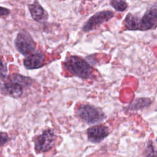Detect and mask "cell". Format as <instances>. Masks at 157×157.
<instances>
[{
	"mask_svg": "<svg viewBox=\"0 0 157 157\" xmlns=\"http://www.w3.org/2000/svg\"><path fill=\"white\" fill-rule=\"evenodd\" d=\"M123 25L126 30L148 31L157 26V2L150 4L142 16L131 13H128Z\"/></svg>",
	"mask_w": 157,
	"mask_h": 157,
	"instance_id": "obj_1",
	"label": "cell"
},
{
	"mask_svg": "<svg viewBox=\"0 0 157 157\" xmlns=\"http://www.w3.org/2000/svg\"><path fill=\"white\" fill-rule=\"evenodd\" d=\"M64 67L71 75L82 79H88L93 74L91 65L80 56L71 55L63 62Z\"/></svg>",
	"mask_w": 157,
	"mask_h": 157,
	"instance_id": "obj_2",
	"label": "cell"
},
{
	"mask_svg": "<svg viewBox=\"0 0 157 157\" xmlns=\"http://www.w3.org/2000/svg\"><path fill=\"white\" fill-rule=\"evenodd\" d=\"M77 117L87 124H96L102 122L105 115L101 109L91 104H82L76 111Z\"/></svg>",
	"mask_w": 157,
	"mask_h": 157,
	"instance_id": "obj_3",
	"label": "cell"
},
{
	"mask_svg": "<svg viewBox=\"0 0 157 157\" xmlns=\"http://www.w3.org/2000/svg\"><path fill=\"white\" fill-rule=\"evenodd\" d=\"M14 45L17 50L25 56L34 52L36 50V43L31 34L25 30L18 32L15 39Z\"/></svg>",
	"mask_w": 157,
	"mask_h": 157,
	"instance_id": "obj_4",
	"label": "cell"
},
{
	"mask_svg": "<svg viewBox=\"0 0 157 157\" xmlns=\"http://www.w3.org/2000/svg\"><path fill=\"white\" fill-rule=\"evenodd\" d=\"M56 136L52 129L47 128L34 139V149L37 153H45L50 150L54 146Z\"/></svg>",
	"mask_w": 157,
	"mask_h": 157,
	"instance_id": "obj_5",
	"label": "cell"
},
{
	"mask_svg": "<svg viewBox=\"0 0 157 157\" xmlns=\"http://www.w3.org/2000/svg\"><path fill=\"white\" fill-rule=\"evenodd\" d=\"M114 12L110 10H104L95 13L91 16L83 24L82 31L88 33L99 28L103 23L113 18Z\"/></svg>",
	"mask_w": 157,
	"mask_h": 157,
	"instance_id": "obj_6",
	"label": "cell"
},
{
	"mask_svg": "<svg viewBox=\"0 0 157 157\" xmlns=\"http://www.w3.org/2000/svg\"><path fill=\"white\" fill-rule=\"evenodd\" d=\"M110 134L109 129L103 124H96L88 128L86 134L88 139L92 143H99Z\"/></svg>",
	"mask_w": 157,
	"mask_h": 157,
	"instance_id": "obj_7",
	"label": "cell"
},
{
	"mask_svg": "<svg viewBox=\"0 0 157 157\" xmlns=\"http://www.w3.org/2000/svg\"><path fill=\"white\" fill-rule=\"evenodd\" d=\"M45 61V53L42 50H37L25 58L23 59V66L26 69H37L44 66Z\"/></svg>",
	"mask_w": 157,
	"mask_h": 157,
	"instance_id": "obj_8",
	"label": "cell"
},
{
	"mask_svg": "<svg viewBox=\"0 0 157 157\" xmlns=\"http://www.w3.org/2000/svg\"><path fill=\"white\" fill-rule=\"evenodd\" d=\"M5 80L1 88V93L13 98H20L23 93V86L18 83Z\"/></svg>",
	"mask_w": 157,
	"mask_h": 157,
	"instance_id": "obj_9",
	"label": "cell"
},
{
	"mask_svg": "<svg viewBox=\"0 0 157 157\" xmlns=\"http://www.w3.org/2000/svg\"><path fill=\"white\" fill-rule=\"evenodd\" d=\"M28 7L31 17L34 21L44 23L48 20V14L47 12L38 2L34 1L33 3L28 4Z\"/></svg>",
	"mask_w": 157,
	"mask_h": 157,
	"instance_id": "obj_10",
	"label": "cell"
},
{
	"mask_svg": "<svg viewBox=\"0 0 157 157\" xmlns=\"http://www.w3.org/2000/svg\"><path fill=\"white\" fill-rule=\"evenodd\" d=\"M152 101L148 98H138L132 101L126 107L129 111H137L149 107Z\"/></svg>",
	"mask_w": 157,
	"mask_h": 157,
	"instance_id": "obj_11",
	"label": "cell"
},
{
	"mask_svg": "<svg viewBox=\"0 0 157 157\" xmlns=\"http://www.w3.org/2000/svg\"><path fill=\"white\" fill-rule=\"evenodd\" d=\"M5 79L18 83L22 85L23 87L31 86L34 81L32 78L23 75L18 73H13L6 77Z\"/></svg>",
	"mask_w": 157,
	"mask_h": 157,
	"instance_id": "obj_12",
	"label": "cell"
},
{
	"mask_svg": "<svg viewBox=\"0 0 157 157\" xmlns=\"http://www.w3.org/2000/svg\"><path fill=\"white\" fill-rule=\"evenodd\" d=\"M110 4L117 12L125 11L128 6L126 0H111Z\"/></svg>",
	"mask_w": 157,
	"mask_h": 157,
	"instance_id": "obj_13",
	"label": "cell"
},
{
	"mask_svg": "<svg viewBox=\"0 0 157 157\" xmlns=\"http://www.w3.org/2000/svg\"><path fill=\"white\" fill-rule=\"evenodd\" d=\"M145 157H157V149L151 140L148 142L146 147Z\"/></svg>",
	"mask_w": 157,
	"mask_h": 157,
	"instance_id": "obj_14",
	"label": "cell"
},
{
	"mask_svg": "<svg viewBox=\"0 0 157 157\" xmlns=\"http://www.w3.org/2000/svg\"><path fill=\"white\" fill-rule=\"evenodd\" d=\"M7 67L6 63L0 58V79L4 80L7 77Z\"/></svg>",
	"mask_w": 157,
	"mask_h": 157,
	"instance_id": "obj_15",
	"label": "cell"
},
{
	"mask_svg": "<svg viewBox=\"0 0 157 157\" xmlns=\"http://www.w3.org/2000/svg\"><path fill=\"white\" fill-rule=\"evenodd\" d=\"M9 140V135L6 132H0V147L6 144Z\"/></svg>",
	"mask_w": 157,
	"mask_h": 157,
	"instance_id": "obj_16",
	"label": "cell"
},
{
	"mask_svg": "<svg viewBox=\"0 0 157 157\" xmlns=\"http://www.w3.org/2000/svg\"><path fill=\"white\" fill-rule=\"evenodd\" d=\"M10 13V10L6 7L0 6V17L7 16Z\"/></svg>",
	"mask_w": 157,
	"mask_h": 157,
	"instance_id": "obj_17",
	"label": "cell"
},
{
	"mask_svg": "<svg viewBox=\"0 0 157 157\" xmlns=\"http://www.w3.org/2000/svg\"><path fill=\"white\" fill-rule=\"evenodd\" d=\"M156 144H157V137H156Z\"/></svg>",
	"mask_w": 157,
	"mask_h": 157,
	"instance_id": "obj_18",
	"label": "cell"
},
{
	"mask_svg": "<svg viewBox=\"0 0 157 157\" xmlns=\"http://www.w3.org/2000/svg\"><path fill=\"white\" fill-rule=\"evenodd\" d=\"M57 157H64V156H57Z\"/></svg>",
	"mask_w": 157,
	"mask_h": 157,
	"instance_id": "obj_19",
	"label": "cell"
}]
</instances>
